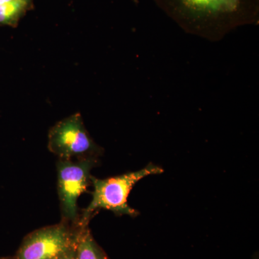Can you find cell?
Returning a JSON list of instances; mask_svg holds the SVG:
<instances>
[{
    "label": "cell",
    "instance_id": "cell-5",
    "mask_svg": "<svg viewBox=\"0 0 259 259\" xmlns=\"http://www.w3.org/2000/svg\"><path fill=\"white\" fill-rule=\"evenodd\" d=\"M79 230L64 221L35 230L23 238L14 259H55L76 243Z\"/></svg>",
    "mask_w": 259,
    "mask_h": 259
},
{
    "label": "cell",
    "instance_id": "cell-4",
    "mask_svg": "<svg viewBox=\"0 0 259 259\" xmlns=\"http://www.w3.org/2000/svg\"><path fill=\"white\" fill-rule=\"evenodd\" d=\"M97 158L60 160L57 162V187L63 221L77 225L78 199L91 184V171Z\"/></svg>",
    "mask_w": 259,
    "mask_h": 259
},
{
    "label": "cell",
    "instance_id": "cell-6",
    "mask_svg": "<svg viewBox=\"0 0 259 259\" xmlns=\"http://www.w3.org/2000/svg\"><path fill=\"white\" fill-rule=\"evenodd\" d=\"M76 259H110L95 241L88 226H79L76 242Z\"/></svg>",
    "mask_w": 259,
    "mask_h": 259
},
{
    "label": "cell",
    "instance_id": "cell-8",
    "mask_svg": "<svg viewBox=\"0 0 259 259\" xmlns=\"http://www.w3.org/2000/svg\"><path fill=\"white\" fill-rule=\"evenodd\" d=\"M77 242V240H76ZM76 242L55 259H76Z\"/></svg>",
    "mask_w": 259,
    "mask_h": 259
},
{
    "label": "cell",
    "instance_id": "cell-7",
    "mask_svg": "<svg viewBox=\"0 0 259 259\" xmlns=\"http://www.w3.org/2000/svg\"><path fill=\"white\" fill-rule=\"evenodd\" d=\"M31 0H14L0 5V25L14 26L30 8Z\"/></svg>",
    "mask_w": 259,
    "mask_h": 259
},
{
    "label": "cell",
    "instance_id": "cell-3",
    "mask_svg": "<svg viewBox=\"0 0 259 259\" xmlns=\"http://www.w3.org/2000/svg\"><path fill=\"white\" fill-rule=\"evenodd\" d=\"M48 147L60 160L97 158L102 151L89 134L79 113L69 116L51 127Z\"/></svg>",
    "mask_w": 259,
    "mask_h": 259
},
{
    "label": "cell",
    "instance_id": "cell-2",
    "mask_svg": "<svg viewBox=\"0 0 259 259\" xmlns=\"http://www.w3.org/2000/svg\"><path fill=\"white\" fill-rule=\"evenodd\" d=\"M163 172V169L161 167L150 163L139 171L128 172L104 180L92 176L91 184L94 187L93 199L77 224L79 226H88L94 213L102 209L112 211L120 215L126 214L136 217L139 212L127 204V198L131 190L144 177L160 175Z\"/></svg>",
    "mask_w": 259,
    "mask_h": 259
},
{
    "label": "cell",
    "instance_id": "cell-9",
    "mask_svg": "<svg viewBox=\"0 0 259 259\" xmlns=\"http://www.w3.org/2000/svg\"><path fill=\"white\" fill-rule=\"evenodd\" d=\"M14 0H0V5L7 4V3H11Z\"/></svg>",
    "mask_w": 259,
    "mask_h": 259
},
{
    "label": "cell",
    "instance_id": "cell-1",
    "mask_svg": "<svg viewBox=\"0 0 259 259\" xmlns=\"http://www.w3.org/2000/svg\"><path fill=\"white\" fill-rule=\"evenodd\" d=\"M187 33L211 42L235 29L256 25L259 0H153Z\"/></svg>",
    "mask_w": 259,
    "mask_h": 259
},
{
    "label": "cell",
    "instance_id": "cell-10",
    "mask_svg": "<svg viewBox=\"0 0 259 259\" xmlns=\"http://www.w3.org/2000/svg\"><path fill=\"white\" fill-rule=\"evenodd\" d=\"M0 259H14V257L12 256H5V257H1Z\"/></svg>",
    "mask_w": 259,
    "mask_h": 259
}]
</instances>
